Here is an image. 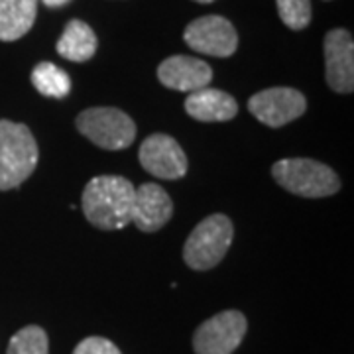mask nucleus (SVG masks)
<instances>
[{
  "instance_id": "1a4fd4ad",
  "label": "nucleus",
  "mask_w": 354,
  "mask_h": 354,
  "mask_svg": "<svg viewBox=\"0 0 354 354\" xmlns=\"http://www.w3.org/2000/svg\"><path fill=\"white\" fill-rule=\"evenodd\" d=\"M140 164L158 179H181L187 174V156L167 134H152L140 146Z\"/></svg>"
},
{
  "instance_id": "f257e3e1",
  "label": "nucleus",
  "mask_w": 354,
  "mask_h": 354,
  "mask_svg": "<svg viewBox=\"0 0 354 354\" xmlns=\"http://www.w3.org/2000/svg\"><path fill=\"white\" fill-rule=\"evenodd\" d=\"M134 189L136 187L122 176L93 177L81 199L88 223L102 230H118L130 225Z\"/></svg>"
},
{
  "instance_id": "9b49d317",
  "label": "nucleus",
  "mask_w": 354,
  "mask_h": 354,
  "mask_svg": "<svg viewBox=\"0 0 354 354\" xmlns=\"http://www.w3.org/2000/svg\"><path fill=\"white\" fill-rule=\"evenodd\" d=\"M174 215V201L158 183H144L134 189L130 223L142 232H156L169 223Z\"/></svg>"
},
{
  "instance_id": "f8f14e48",
  "label": "nucleus",
  "mask_w": 354,
  "mask_h": 354,
  "mask_svg": "<svg viewBox=\"0 0 354 354\" xmlns=\"http://www.w3.org/2000/svg\"><path fill=\"white\" fill-rule=\"evenodd\" d=\"M158 79L167 88L181 93H195L209 87L213 79L211 65L189 55H171L158 67Z\"/></svg>"
},
{
  "instance_id": "20e7f679",
  "label": "nucleus",
  "mask_w": 354,
  "mask_h": 354,
  "mask_svg": "<svg viewBox=\"0 0 354 354\" xmlns=\"http://www.w3.org/2000/svg\"><path fill=\"white\" fill-rule=\"evenodd\" d=\"M234 227L227 215H211L193 228L183 246V260L191 270H211L227 256Z\"/></svg>"
},
{
  "instance_id": "4468645a",
  "label": "nucleus",
  "mask_w": 354,
  "mask_h": 354,
  "mask_svg": "<svg viewBox=\"0 0 354 354\" xmlns=\"http://www.w3.org/2000/svg\"><path fill=\"white\" fill-rule=\"evenodd\" d=\"M38 0H0V39L16 41L36 22Z\"/></svg>"
},
{
  "instance_id": "2eb2a0df",
  "label": "nucleus",
  "mask_w": 354,
  "mask_h": 354,
  "mask_svg": "<svg viewBox=\"0 0 354 354\" xmlns=\"http://www.w3.org/2000/svg\"><path fill=\"white\" fill-rule=\"evenodd\" d=\"M97 51V36L93 28L83 20H69L57 41V53L67 62L83 64Z\"/></svg>"
},
{
  "instance_id": "412c9836",
  "label": "nucleus",
  "mask_w": 354,
  "mask_h": 354,
  "mask_svg": "<svg viewBox=\"0 0 354 354\" xmlns=\"http://www.w3.org/2000/svg\"><path fill=\"white\" fill-rule=\"evenodd\" d=\"M195 2H199V4H211V2H215V0H195Z\"/></svg>"
},
{
  "instance_id": "ddd939ff",
  "label": "nucleus",
  "mask_w": 354,
  "mask_h": 354,
  "mask_svg": "<svg viewBox=\"0 0 354 354\" xmlns=\"http://www.w3.org/2000/svg\"><path fill=\"white\" fill-rule=\"evenodd\" d=\"M185 113L199 122H227L239 114V104L225 91L205 87L189 93Z\"/></svg>"
},
{
  "instance_id": "aec40b11",
  "label": "nucleus",
  "mask_w": 354,
  "mask_h": 354,
  "mask_svg": "<svg viewBox=\"0 0 354 354\" xmlns=\"http://www.w3.org/2000/svg\"><path fill=\"white\" fill-rule=\"evenodd\" d=\"M46 6H50V8H59V6H65L69 0H41Z\"/></svg>"
},
{
  "instance_id": "6e6552de",
  "label": "nucleus",
  "mask_w": 354,
  "mask_h": 354,
  "mask_svg": "<svg viewBox=\"0 0 354 354\" xmlns=\"http://www.w3.org/2000/svg\"><path fill=\"white\" fill-rule=\"evenodd\" d=\"M191 50L213 57H230L239 48V34L223 16H203L193 20L183 34Z\"/></svg>"
},
{
  "instance_id": "a211bd4d",
  "label": "nucleus",
  "mask_w": 354,
  "mask_h": 354,
  "mask_svg": "<svg viewBox=\"0 0 354 354\" xmlns=\"http://www.w3.org/2000/svg\"><path fill=\"white\" fill-rule=\"evenodd\" d=\"M281 22L290 30H305L311 22V0H276Z\"/></svg>"
},
{
  "instance_id": "6ab92c4d",
  "label": "nucleus",
  "mask_w": 354,
  "mask_h": 354,
  "mask_svg": "<svg viewBox=\"0 0 354 354\" xmlns=\"http://www.w3.org/2000/svg\"><path fill=\"white\" fill-rule=\"evenodd\" d=\"M73 354H122L118 346L102 337H88L75 346Z\"/></svg>"
},
{
  "instance_id": "7ed1b4c3",
  "label": "nucleus",
  "mask_w": 354,
  "mask_h": 354,
  "mask_svg": "<svg viewBox=\"0 0 354 354\" xmlns=\"http://www.w3.org/2000/svg\"><path fill=\"white\" fill-rule=\"evenodd\" d=\"M272 176L286 191L299 197H330L341 189V179L329 165L311 158H288L272 167Z\"/></svg>"
},
{
  "instance_id": "9d476101",
  "label": "nucleus",
  "mask_w": 354,
  "mask_h": 354,
  "mask_svg": "<svg viewBox=\"0 0 354 354\" xmlns=\"http://www.w3.org/2000/svg\"><path fill=\"white\" fill-rule=\"evenodd\" d=\"M325 77L337 93H353L354 88V41L353 34L337 28L325 36Z\"/></svg>"
},
{
  "instance_id": "0eeeda50",
  "label": "nucleus",
  "mask_w": 354,
  "mask_h": 354,
  "mask_svg": "<svg viewBox=\"0 0 354 354\" xmlns=\"http://www.w3.org/2000/svg\"><path fill=\"white\" fill-rule=\"evenodd\" d=\"M307 109L304 93L291 87H272L256 93L248 101V111L266 127L279 128L299 118Z\"/></svg>"
},
{
  "instance_id": "39448f33",
  "label": "nucleus",
  "mask_w": 354,
  "mask_h": 354,
  "mask_svg": "<svg viewBox=\"0 0 354 354\" xmlns=\"http://www.w3.org/2000/svg\"><path fill=\"white\" fill-rule=\"evenodd\" d=\"M77 130L102 150H124L136 138L134 120L113 106H95L77 116Z\"/></svg>"
},
{
  "instance_id": "dca6fc26",
  "label": "nucleus",
  "mask_w": 354,
  "mask_h": 354,
  "mask_svg": "<svg viewBox=\"0 0 354 354\" xmlns=\"http://www.w3.org/2000/svg\"><path fill=\"white\" fill-rule=\"evenodd\" d=\"M32 85L44 97L64 99L71 91V79L62 67L50 64V62H41L32 71Z\"/></svg>"
},
{
  "instance_id": "f03ea898",
  "label": "nucleus",
  "mask_w": 354,
  "mask_h": 354,
  "mask_svg": "<svg viewBox=\"0 0 354 354\" xmlns=\"http://www.w3.org/2000/svg\"><path fill=\"white\" fill-rule=\"evenodd\" d=\"M38 165V144L30 128L0 120V191L16 189Z\"/></svg>"
},
{
  "instance_id": "423d86ee",
  "label": "nucleus",
  "mask_w": 354,
  "mask_h": 354,
  "mask_svg": "<svg viewBox=\"0 0 354 354\" xmlns=\"http://www.w3.org/2000/svg\"><path fill=\"white\" fill-rule=\"evenodd\" d=\"M248 323L241 311H223L199 325L193 335L195 354H232L241 346Z\"/></svg>"
},
{
  "instance_id": "f3484780",
  "label": "nucleus",
  "mask_w": 354,
  "mask_h": 354,
  "mask_svg": "<svg viewBox=\"0 0 354 354\" xmlns=\"http://www.w3.org/2000/svg\"><path fill=\"white\" fill-rule=\"evenodd\" d=\"M6 354H50V341L46 330L38 325L20 329L8 342Z\"/></svg>"
}]
</instances>
